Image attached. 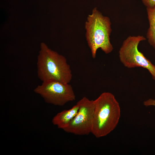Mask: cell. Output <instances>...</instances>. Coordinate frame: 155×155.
Segmentation results:
<instances>
[{
  "mask_svg": "<svg viewBox=\"0 0 155 155\" xmlns=\"http://www.w3.org/2000/svg\"><path fill=\"white\" fill-rule=\"evenodd\" d=\"M94 103L91 133L99 138L106 136L116 127L121 117V108L114 95L108 92L101 94Z\"/></svg>",
  "mask_w": 155,
  "mask_h": 155,
  "instance_id": "cell-1",
  "label": "cell"
},
{
  "mask_svg": "<svg viewBox=\"0 0 155 155\" xmlns=\"http://www.w3.org/2000/svg\"><path fill=\"white\" fill-rule=\"evenodd\" d=\"M36 65L37 75L42 82L55 80L69 83L71 80V70L65 57L44 43H40Z\"/></svg>",
  "mask_w": 155,
  "mask_h": 155,
  "instance_id": "cell-2",
  "label": "cell"
},
{
  "mask_svg": "<svg viewBox=\"0 0 155 155\" xmlns=\"http://www.w3.org/2000/svg\"><path fill=\"white\" fill-rule=\"evenodd\" d=\"M111 25L109 18L103 16L96 8L88 15L85 24L86 36L93 58L96 57L99 49L106 54L113 51L110 38L112 30Z\"/></svg>",
  "mask_w": 155,
  "mask_h": 155,
  "instance_id": "cell-3",
  "label": "cell"
},
{
  "mask_svg": "<svg viewBox=\"0 0 155 155\" xmlns=\"http://www.w3.org/2000/svg\"><path fill=\"white\" fill-rule=\"evenodd\" d=\"M145 40L143 36H129L124 41L119 49V57L120 62L127 68L142 67L147 69L155 80V65L138 49L140 42Z\"/></svg>",
  "mask_w": 155,
  "mask_h": 155,
  "instance_id": "cell-4",
  "label": "cell"
},
{
  "mask_svg": "<svg viewBox=\"0 0 155 155\" xmlns=\"http://www.w3.org/2000/svg\"><path fill=\"white\" fill-rule=\"evenodd\" d=\"M34 91L42 97L47 103L56 106H64L76 99L71 85L57 81L43 82L34 88Z\"/></svg>",
  "mask_w": 155,
  "mask_h": 155,
  "instance_id": "cell-5",
  "label": "cell"
},
{
  "mask_svg": "<svg viewBox=\"0 0 155 155\" xmlns=\"http://www.w3.org/2000/svg\"><path fill=\"white\" fill-rule=\"evenodd\" d=\"M77 103L79 106L78 111L68 126L63 130L76 135H88L91 133L94 100L84 96Z\"/></svg>",
  "mask_w": 155,
  "mask_h": 155,
  "instance_id": "cell-6",
  "label": "cell"
},
{
  "mask_svg": "<svg viewBox=\"0 0 155 155\" xmlns=\"http://www.w3.org/2000/svg\"><path fill=\"white\" fill-rule=\"evenodd\" d=\"M79 106L78 103L71 108L58 113L53 118L52 123L58 128L65 129L76 115Z\"/></svg>",
  "mask_w": 155,
  "mask_h": 155,
  "instance_id": "cell-7",
  "label": "cell"
},
{
  "mask_svg": "<svg viewBox=\"0 0 155 155\" xmlns=\"http://www.w3.org/2000/svg\"><path fill=\"white\" fill-rule=\"evenodd\" d=\"M149 27L148 29L146 37L150 45L155 50V5L147 7Z\"/></svg>",
  "mask_w": 155,
  "mask_h": 155,
  "instance_id": "cell-8",
  "label": "cell"
},
{
  "mask_svg": "<svg viewBox=\"0 0 155 155\" xmlns=\"http://www.w3.org/2000/svg\"><path fill=\"white\" fill-rule=\"evenodd\" d=\"M142 1L147 7H152L155 5V0H142Z\"/></svg>",
  "mask_w": 155,
  "mask_h": 155,
  "instance_id": "cell-9",
  "label": "cell"
},
{
  "mask_svg": "<svg viewBox=\"0 0 155 155\" xmlns=\"http://www.w3.org/2000/svg\"><path fill=\"white\" fill-rule=\"evenodd\" d=\"M144 105L146 106H155V99L149 98L143 102Z\"/></svg>",
  "mask_w": 155,
  "mask_h": 155,
  "instance_id": "cell-10",
  "label": "cell"
}]
</instances>
